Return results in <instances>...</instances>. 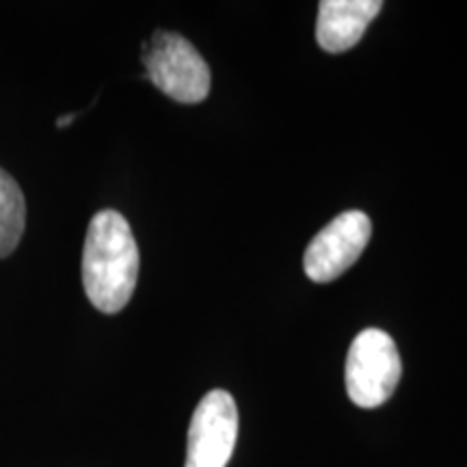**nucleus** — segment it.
Masks as SVG:
<instances>
[{"mask_svg":"<svg viewBox=\"0 0 467 467\" xmlns=\"http://www.w3.org/2000/svg\"><path fill=\"white\" fill-rule=\"evenodd\" d=\"M139 247L130 223L117 210H102L91 219L83 251L87 299L104 314L128 306L137 288Z\"/></svg>","mask_w":467,"mask_h":467,"instance_id":"1","label":"nucleus"},{"mask_svg":"<svg viewBox=\"0 0 467 467\" xmlns=\"http://www.w3.org/2000/svg\"><path fill=\"white\" fill-rule=\"evenodd\" d=\"M150 80L175 102L197 104L210 93L208 63L182 35L156 31L143 50Z\"/></svg>","mask_w":467,"mask_h":467,"instance_id":"2","label":"nucleus"},{"mask_svg":"<svg viewBox=\"0 0 467 467\" xmlns=\"http://www.w3.org/2000/svg\"><path fill=\"white\" fill-rule=\"evenodd\" d=\"M402 377L400 353L381 329H364L347 358L348 399L361 409H377L392 399Z\"/></svg>","mask_w":467,"mask_h":467,"instance_id":"3","label":"nucleus"},{"mask_svg":"<svg viewBox=\"0 0 467 467\" xmlns=\"http://www.w3.org/2000/svg\"><path fill=\"white\" fill-rule=\"evenodd\" d=\"M372 236L368 214L350 210L336 217L312 238L303 255L306 275L317 284H329L347 273L364 254Z\"/></svg>","mask_w":467,"mask_h":467,"instance_id":"4","label":"nucleus"},{"mask_svg":"<svg viewBox=\"0 0 467 467\" xmlns=\"http://www.w3.org/2000/svg\"><path fill=\"white\" fill-rule=\"evenodd\" d=\"M236 437V400L225 389H213L200 400L191 418L184 467H225Z\"/></svg>","mask_w":467,"mask_h":467,"instance_id":"5","label":"nucleus"},{"mask_svg":"<svg viewBox=\"0 0 467 467\" xmlns=\"http://www.w3.org/2000/svg\"><path fill=\"white\" fill-rule=\"evenodd\" d=\"M317 39L327 52H347L358 46L366 28L383 9L381 0H323L318 5Z\"/></svg>","mask_w":467,"mask_h":467,"instance_id":"6","label":"nucleus"},{"mask_svg":"<svg viewBox=\"0 0 467 467\" xmlns=\"http://www.w3.org/2000/svg\"><path fill=\"white\" fill-rule=\"evenodd\" d=\"M26 225V202L14 175L0 169V258H7L22 241Z\"/></svg>","mask_w":467,"mask_h":467,"instance_id":"7","label":"nucleus"},{"mask_svg":"<svg viewBox=\"0 0 467 467\" xmlns=\"http://www.w3.org/2000/svg\"><path fill=\"white\" fill-rule=\"evenodd\" d=\"M74 119H76V115H66V117H61V119H57V128H66L67 124H72Z\"/></svg>","mask_w":467,"mask_h":467,"instance_id":"8","label":"nucleus"}]
</instances>
